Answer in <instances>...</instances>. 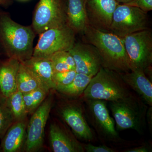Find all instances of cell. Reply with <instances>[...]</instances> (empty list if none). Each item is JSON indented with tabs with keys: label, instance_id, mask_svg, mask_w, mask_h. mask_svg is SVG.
Instances as JSON below:
<instances>
[{
	"label": "cell",
	"instance_id": "cell-19",
	"mask_svg": "<svg viewBox=\"0 0 152 152\" xmlns=\"http://www.w3.org/2000/svg\"><path fill=\"white\" fill-rule=\"evenodd\" d=\"M86 1V0H66L67 23L76 34H83L88 26Z\"/></svg>",
	"mask_w": 152,
	"mask_h": 152
},
{
	"label": "cell",
	"instance_id": "cell-8",
	"mask_svg": "<svg viewBox=\"0 0 152 152\" xmlns=\"http://www.w3.org/2000/svg\"><path fill=\"white\" fill-rule=\"evenodd\" d=\"M75 31L67 23L41 34L33 57L49 58L57 52L69 51L75 44Z\"/></svg>",
	"mask_w": 152,
	"mask_h": 152
},
{
	"label": "cell",
	"instance_id": "cell-33",
	"mask_svg": "<svg viewBox=\"0 0 152 152\" xmlns=\"http://www.w3.org/2000/svg\"><path fill=\"white\" fill-rule=\"evenodd\" d=\"M20 1H26V0H20Z\"/></svg>",
	"mask_w": 152,
	"mask_h": 152
},
{
	"label": "cell",
	"instance_id": "cell-1",
	"mask_svg": "<svg viewBox=\"0 0 152 152\" xmlns=\"http://www.w3.org/2000/svg\"><path fill=\"white\" fill-rule=\"evenodd\" d=\"M83 35L85 42L91 44L97 50L102 67L120 74L130 72L123 38L89 26L87 27Z\"/></svg>",
	"mask_w": 152,
	"mask_h": 152
},
{
	"label": "cell",
	"instance_id": "cell-15",
	"mask_svg": "<svg viewBox=\"0 0 152 152\" xmlns=\"http://www.w3.org/2000/svg\"><path fill=\"white\" fill-rule=\"evenodd\" d=\"M27 118L15 122L2 138L1 148L3 152H19L24 149L26 140Z\"/></svg>",
	"mask_w": 152,
	"mask_h": 152
},
{
	"label": "cell",
	"instance_id": "cell-20",
	"mask_svg": "<svg viewBox=\"0 0 152 152\" xmlns=\"http://www.w3.org/2000/svg\"><path fill=\"white\" fill-rule=\"evenodd\" d=\"M17 90L23 94L44 87L32 72L21 62L17 74Z\"/></svg>",
	"mask_w": 152,
	"mask_h": 152
},
{
	"label": "cell",
	"instance_id": "cell-5",
	"mask_svg": "<svg viewBox=\"0 0 152 152\" xmlns=\"http://www.w3.org/2000/svg\"><path fill=\"white\" fill-rule=\"evenodd\" d=\"M65 97L57 104L58 115L79 140L87 142L94 141L95 133L87 121L84 101L81 96L77 98Z\"/></svg>",
	"mask_w": 152,
	"mask_h": 152
},
{
	"label": "cell",
	"instance_id": "cell-10",
	"mask_svg": "<svg viewBox=\"0 0 152 152\" xmlns=\"http://www.w3.org/2000/svg\"><path fill=\"white\" fill-rule=\"evenodd\" d=\"M67 23L64 0H39L33 18L32 27L40 35L52 28Z\"/></svg>",
	"mask_w": 152,
	"mask_h": 152
},
{
	"label": "cell",
	"instance_id": "cell-14",
	"mask_svg": "<svg viewBox=\"0 0 152 152\" xmlns=\"http://www.w3.org/2000/svg\"><path fill=\"white\" fill-rule=\"evenodd\" d=\"M49 137L50 147L53 152H85L84 144L59 121H55L50 124Z\"/></svg>",
	"mask_w": 152,
	"mask_h": 152
},
{
	"label": "cell",
	"instance_id": "cell-7",
	"mask_svg": "<svg viewBox=\"0 0 152 152\" xmlns=\"http://www.w3.org/2000/svg\"><path fill=\"white\" fill-rule=\"evenodd\" d=\"M131 71L152 69V33L148 28L123 38Z\"/></svg>",
	"mask_w": 152,
	"mask_h": 152
},
{
	"label": "cell",
	"instance_id": "cell-32",
	"mask_svg": "<svg viewBox=\"0 0 152 152\" xmlns=\"http://www.w3.org/2000/svg\"><path fill=\"white\" fill-rule=\"evenodd\" d=\"M8 2V0H0V5H4L7 4Z\"/></svg>",
	"mask_w": 152,
	"mask_h": 152
},
{
	"label": "cell",
	"instance_id": "cell-3",
	"mask_svg": "<svg viewBox=\"0 0 152 152\" xmlns=\"http://www.w3.org/2000/svg\"><path fill=\"white\" fill-rule=\"evenodd\" d=\"M134 94L121 74L102 67L92 78L81 96L83 99H99L115 102Z\"/></svg>",
	"mask_w": 152,
	"mask_h": 152
},
{
	"label": "cell",
	"instance_id": "cell-9",
	"mask_svg": "<svg viewBox=\"0 0 152 152\" xmlns=\"http://www.w3.org/2000/svg\"><path fill=\"white\" fill-rule=\"evenodd\" d=\"M147 13L132 6L119 4L114 11L110 32L124 38L148 28Z\"/></svg>",
	"mask_w": 152,
	"mask_h": 152
},
{
	"label": "cell",
	"instance_id": "cell-17",
	"mask_svg": "<svg viewBox=\"0 0 152 152\" xmlns=\"http://www.w3.org/2000/svg\"><path fill=\"white\" fill-rule=\"evenodd\" d=\"M21 62L32 72L44 88L49 91L55 89L53 69L49 58L32 56Z\"/></svg>",
	"mask_w": 152,
	"mask_h": 152
},
{
	"label": "cell",
	"instance_id": "cell-30",
	"mask_svg": "<svg viewBox=\"0 0 152 152\" xmlns=\"http://www.w3.org/2000/svg\"><path fill=\"white\" fill-rule=\"evenodd\" d=\"M146 123L151 134L152 133V106H150L147 110L146 115Z\"/></svg>",
	"mask_w": 152,
	"mask_h": 152
},
{
	"label": "cell",
	"instance_id": "cell-25",
	"mask_svg": "<svg viewBox=\"0 0 152 152\" xmlns=\"http://www.w3.org/2000/svg\"><path fill=\"white\" fill-rule=\"evenodd\" d=\"M15 122L7 98L0 94V139L2 138L7 130Z\"/></svg>",
	"mask_w": 152,
	"mask_h": 152
},
{
	"label": "cell",
	"instance_id": "cell-28",
	"mask_svg": "<svg viewBox=\"0 0 152 152\" xmlns=\"http://www.w3.org/2000/svg\"><path fill=\"white\" fill-rule=\"evenodd\" d=\"M85 152H116V150L105 145L95 146L91 143L84 144Z\"/></svg>",
	"mask_w": 152,
	"mask_h": 152
},
{
	"label": "cell",
	"instance_id": "cell-24",
	"mask_svg": "<svg viewBox=\"0 0 152 152\" xmlns=\"http://www.w3.org/2000/svg\"><path fill=\"white\" fill-rule=\"evenodd\" d=\"M8 104L15 122L27 118L28 113L26 110L23 94L18 90L7 98Z\"/></svg>",
	"mask_w": 152,
	"mask_h": 152
},
{
	"label": "cell",
	"instance_id": "cell-11",
	"mask_svg": "<svg viewBox=\"0 0 152 152\" xmlns=\"http://www.w3.org/2000/svg\"><path fill=\"white\" fill-rule=\"evenodd\" d=\"M53 102V98L50 94L32 114L27 126L25 151L37 152L42 148L45 128Z\"/></svg>",
	"mask_w": 152,
	"mask_h": 152
},
{
	"label": "cell",
	"instance_id": "cell-29",
	"mask_svg": "<svg viewBox=\"0 0 152 152\" xmlns=\"http://www.w3.org/2000/svg\"><path fill=\"white\" fill-rule=\"evenodd\" d=\"M152 147L147 144L133 148L128 149L124 151L125 152H151L152 151Z\"/></svg>",
	"mask_w": 152,
	"mask_h": 152
},
{
	"label": "cell",
	"instance_id": "cell-16",
	"mask_svg": "<svg viewBox=\"0 0 152 152\" xmlns=\"http://www.w3.org/2000/svg\"><path fill=\"white\" fill-rule=\"evenodd\" d=\"M125 83L147 105L152 106V82L142 71H130L121 74Z\"/></svg>",
	"mask_w": 152,
	"mask_h": 152
},
{
	"label": "cell",
	"instance_id": "cell-13",
	"mask_svg": "<svg viewBox=\"0 0 152 152\" xmlns=\"http://www.w3.org/2000/svg\"><path fill=\"white\" fill-rule=\"evenodd\" d=\"M69 51L75 61L77 73L94 76L102 67L100 56L91 44L75 43Z\"/></svg>",
	"mask_w": 152,
	"mask_h": 152
},
{
	"label": "cell",
	"instance_id": "cell-23",
	"mask_svg": "<svg viewBox=\"0 0 152 152\" xmlns=\"http://www.w3.org/2000/svg\"><path fill=\"white\" fill-rule=\"evenodd\" d=\"M50 91L44 87H40L29 92L23 94L26 110L28 114L34 112L48 94Z\"/></svg>",
	"mask_w": 152,
	"mask_h": 152
},
{
	"label": "cell",
	"instance_id": "cell-31",
	"mask_svg": "<svg viewBox=\"0 0 152 152\" xmlns=\"http://www.w3.org/2000/svg\"><path fill=\"white\" fill-rule=\"evenodd\" d=\"M119 4H126V3L129 2L132 0H116Z\"/></svg>",
	"mask_w": 152,
	"mask_h": 152
},
{
	"label": "cell",
	"instance_id": "cell-26",
	"mask_svg": "<svg viewBox=\"0 0 152 152\" xmlns=\"http://www.w3.org/2000/svg\"><path fill=\"white\" fill-rule=\"evenodd\" d=\"M77 73L75 70L54 72L53 80L55 90L69 84L73 80Z\"/></svg>",
	"mask_w": 152,
	"mask_h": 152
},
{
	"label": "cell",
	"instance_id": "cell-6",
	"mask_svg": "<svg viewBox=\"0 0 152 152\" xmlns=\"http://www.w3.org/2000/svg\"><path fill=\"white\" fill-rule=\"evenodd\" d=\"M83 100L87 121L92 126L101 140L115 145L123 142L115 127L113 118L110 115L106 101Z\"/></svg>",
	"mask_w": 152,
	"mask_h": 152
},
{
	"label": "cell",
	"instance_id": "cell-18",
	"mask_svg": "<svg viewBox=\"0 0 152 152\" xmlns=\"http://www.w3.org/2000/svg\"><path fill=\"white\" fill-rule=\"evenodd\" d=\"M20 61L14 58L0 64V94L8 98L17 90V76Z\"/></svg>",
	"mask_w": 152,
	"mask_h": 152
},
{
	"label": "cell",
	"instance_id": "cell-22",
	"mask_svg": "<svg viewBox=\"0 0 152 152\" xmlns=\"http://www.w3.org/2000/svg\"><path fill=\"white\" fill-rule=\"evenodd\" d=\"M49 58L51 61L54 72L75 70V61L69 51L57 52Z\"/></svg>",
	"mask_w": 152,
	"mask_h": 152
},
{
	"label": "cell",
	"instance_id": "cell-12",
	"mask_svg": "<svg viewBox=\"0 0 152 152\" xmlns=\"http://www.w3.org/2000/svg\"><path fill=\"white\" fill-rule=\"evenodd\" d=\"M119 4L116 0H86L88 26L102 31H110L114 11Z\"/></svg>",
	"mask_w": 152,
	"mask_h": 152
},
{
	"label": "cell",
	"instance_id": "cell-2",
	"mask_svg": "<svg viewBox=\"0 0 152 152\" xmlns=\"http://www.w3.org/2000/svg\"><path fill=\"white\" fill-rule=\"evenodd\" d=\"M35 37L32 27L18 23L8 15L0 16V41L9 58L23 62L31 58Z\"/></svg>",
	"mask_w": 152,
	"mask_h": 152
},
{
	"label": "cell",
	"instance_id": "cell-4",
	"mask_svg": "<svg viewBox=\"0 0 152 152\" xmlns=\"http://www.w3.org/2000/svg\"><path fill=\"white\" fill-rule=\"evenodd\" d=\"M117 131L135 130L143 134L146 126V115L148 105L136 94L115 102H109Z\"/></svg>",
	"mask_w": 152,
	"mask_h": 152
},
{
	"label": "cell",
	"instance_id": "cell-27",
	"mask_svg": "<svg viewBox=\"0 0 152 152\" xmlns=\"http://www.w3.org/2000/svg\"><path fill=\"white\" fill-rule=\"evenodd\" d=\"M124 4L138 8L147 13L152 10V0H132Z\"/></svg>",
	"mask_w": 152,
	"mask_h": 152
},
{
	"label": "cell",
	"instance_id": "cell-21",
	"mask_svg": "<svg viewBox=\"0 0 152 152\" xmlns=\"http://www.w3.org/2000/svg\"><path fill=\"white\" fill-rule=\"evenodd\" d=\"M94 76L77 73L73 80L69 84L56 89L61 94L69 98L81 96Z\"/></svg>",
	"mask_w": 152,
	"mask_h": 152
}]
</instances>
